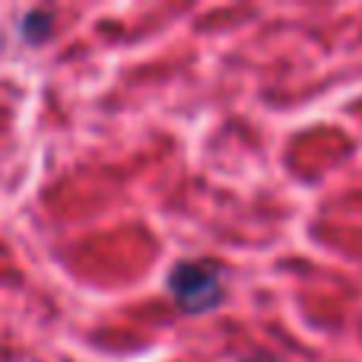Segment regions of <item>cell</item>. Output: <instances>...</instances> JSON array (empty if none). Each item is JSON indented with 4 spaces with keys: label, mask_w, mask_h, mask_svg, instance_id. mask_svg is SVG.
I'll return each mask as SVG.
<instances>
[{
    "label": "cell",
    "mask_w": 362,
    "mask_h": 362,
    "mask_svg": "<svg viewBox=\"0 0 362 362\" xmlns=\"http://www.w3.org/2000/svg\"><path fill=\"white\" fill-rule=\"evenodd\" d=\"M169 293L185 315H206L226 299L223 276L200 261H181L169 274Z\"/></svg>",
    "instance_id": "obj_1"
},
{
    "label": "cell",
    "mask_w": 362,
    "mask_h": 362,
    "mask_svg": "<svg viewBox=\"0 0 362 362\" xmlns=\"http://www.w3.org/2000/svg\"><path fill=\"white\" fill-rule=\"evenodd\" d=\"M51 25H54V19H51L48 10H29L19 19V35L29 45H42L51 35Z\"/></svg>",
    "instance_id": "obj_2"
},
{
    "label": "cell",
    "mask_w": 362,
    "mask_h": 362,
    "mask_svg": "<svg viewBox=\"0 0 362 362\" xmlns=\"http://www.w3.org/2000/svg\"><path fill=\"white\" fill-rule=\"evenodd\" d=\"M242 362H276V359H264V356H257V359H242Z\"/></svg>",
    "instance_id": "obj_3"
}]
</instances>
